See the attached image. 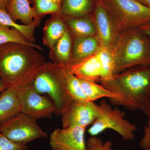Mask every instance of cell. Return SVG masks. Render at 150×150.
I'll list each match as a JSON object with an SVG mask.
<instances>
[{
	"mask_svg": "<svg viewBox=\"0 0 150 150\" xmlns=\"http://www.w3.org/2000/svg\"><path fill=\"white\" fill-rule=\"evenodd\" d=\"M144 114L146 115L148 119H150V96Z\"/></svg>",
	"mask_w": 150,
	"mask_h": 150,
	"instance_id": "cell-31",
	"label": "cell"
},
{
	"mask_svg": "<svg viewBox=\"0 0 150 150\" xmlns=\"http://www.w3.org/2000/svg\"><path fill=\"white\" fill-rule=\"evenodd\" d=\"M32 85L38 93L47 94L51 98L56 106L57 115H61L71 99L65 88L63 67L56 63H45L35 77Z\"/></svg>",
	"mask_w": 150,
	"mask_h": 150,
	"instance_id": "cell-5",
	"label": "cell"
},
{
	"mask_svg": "<svg viewBox=\"0 0 150 150\" xmlns=\"http://www.w3.org/2000/svg\"><path fill=\"white\" fill-rule=\"evenodd\" d=\"M86 129L74 126L55 129L50 135V146L53 150H86Z\"/></svg>",
	"mask_w": 150,
	"mask_h": 150,
	"instance_id": "cell-12",
	"label": "cell"
},
{
	"mask_svg": "<svg viewBox=\"0 0 150 150\" xmlns=\"http://www.w3.org/2000/svg\"><path fill=\"white\" fill-rule=\"evenodd\" d=\"M86 150H116L112 148L111 140L103 142L96 136H91L87 141Z\"/></svg>",
	"mask_w": 150,
	"mask_h": 150,
	"instance_id": "cell-26",
	"label": "cell"
},
{
	"mask_svg": "<svg viewBox=\"0 0 150 150\" xmlns=\"http://www.w3.org/2000/svg\"><path fill=\"white\" fill-rule=\"evenodd\" d=\"M112 51L114 75L132 67L150 65V39L139 28L120 35Z\"/></svg>",
	"mask_w": 150,
	"mask_h": 150,
	"instance_id": "cell-3",
	"label": "cell"
},
{
	"mask_svg": "<svg viewBox=\"0 0 150 150\" xmlns=\"http://www.w3.org/2000/svg\"><path fill=\"white\" fill-rule=\"evenodd\" d=\"M91 8L90 0H64L61 10L64 15L79 18L86 15Z\"/></svg>",
	"mask_w": 150,
	"mask_h": 150,
	"instance_id": "cell-20",
	"label": "cell"
},
{
	"mask_svg": "<svg viewBox=\"0 0 150 150\" xmlns=\"http://www.w3.org/2000/svg\"><path fill=\"white\" fill-rule=\"evenodd\" d=\"M101 83L119 96L109 99L112 105L145 113L150 96V65L124 71Z\"/></svg>",
	"mask_w": 150,
	"mask_h": 150,
	"instance_id": "cell-1",
	"label": "cell"
},
{
	"mask_svg": "<svg viewBox=\"0 0 150 150\" xmlns=\"http://www.w3.org/2000/svg\"><path fill=\"white\" fill-rule=\"evenodd\" d=\"M56 56V64L67 68L71 58V40L68 30L56 42L54 50Z\"/></svg>",
	"mask_w": 150,
	"mask_h": 150,
	"instance_id": "cell-18",
	"label": "cell"
},
{
	"mask_svg": "<svg viewBox=\"0 0 150 150\" xmlns=\"http://www.w3.org/2000/svg\"><path fill=\"white\" fill-rule=\"evenodd\" d=\"M93 23L100 46L112 50L120 37V30L100 0L97 2Z\"/></svg>",
	"mask_w": 150,
	"mask_h": 150,
	"instance_id": "cell-9",
	"label": "cell"
},
{
	"mask_svg": "<svg viewBox=\"0 0 150 150\" xmlns=\"http://www.w3.org/2000/svg\"><path fill=\"white\" fill-rule=\"evenodd\" d=\"M84 93L89 102H94L97 100L108 98V99H118V94L95 82L79 79Z\"/></svg>",
	"mask_w": 150,
	"mask_h": 150,
	"instance_id": "cell-17",
	"label": "cell"
},
{
	"mask_svg": "<svg viewBox=\"0 0 150 150\" xmlns=\"http://www.w3.org/2000/svg\"><path fill=\"white\" fill-rule=\"evenodd\" d=\"M35 10L38 15L57 13L61 7L52 0H35Z\"/></svg>",
	"mask_w": 150,
	"mask_h": 150,
	"instance_id": "cell-25",
	"label": "cell"
},
{
	"mask_svg": "<svg viewBox=\"0 0 150 150\" xmlns=\"http://www.w3.org/2000/svg\"><path fill=\"white\" fill-rule=\"evenodd\" d=\"M5 89H6L5 86L3 83L2 81L0 79V93L3 91Z\"/></svg>",
	"mask_w": 150,
	"mask_h": 150,
	"instance_id": "cell-33",
	"label": "cell"
},
{
	"mask_svg": "<svg viewBox=\"0 0 150 150\" xmlns=\"http://www.w3.org/2000/svg\"><path fill=\"white\" fill-rule=\"evenodd\" d=\"M18 94L20 112L37 119L49 118L56 113L54 103L38 93L32 83L22 88Z\"/></svg>",
	"mask_w": 150,
	"mask_h": 150,
	"instance_id": "cell-8",
	"label": "cell"
},
{
	"mask_svg": "<svg viewBox=\"0 0 150 150\" xmlns=\"http://www.w3.org/2000/svg\"><path fill=\"white\" fill-rule=\"evenodd\" d=\"M144 5L150 8V0H137Z\"/></svg>",
	"mask_w": 150,
	"mask_h": 150,
	"instance_id": "cell-32",
	"label": "cell"
},
{
	"mask_svg": "<svg viewBox=\"0 0 150 150\" xmlns=\"http://www.w3.org/2000/svg\"><path fill=\"white\" fill-rule=\"evenodd\" d=\"M40 19L38 17L34 19L33 21L28 25H21L16 23L7 11L0 9V24L14 28L19 31L30 43L35 41L34 31L40 24Z\"/></svg>",
	"mask_w": 150,
	"mask_h": 150,
	"instance_id": "cell-16",
	"label": "cell"
},
{
	"mask_svg": "<svg viewBox=\"0 0 150 150\" xmlns=\"http://www.w3.org/2000/svg\"><path fill=\"white\" fill-rule=\"evenodd\" d=\"M52 1L61 7L62 0H52Z\"/></svg>",
	"mask_w": 150,
	"mask_h": 150,
	"instance_id": "cell-34",
	"label": "cell"
},
{
	"mask_svg": "<svg viewBox=\"0 0 150 150\" xmlns=\"http://www.w3.org/2000/svg\"><path fill=\"white\" fill-rule=\"evenodd\" d=\"M36 72L31 71L15 83L5 89L0 94V123H3L20 112L18 96L19 90L32 84Z\"/></svg>",
	"mask_w": 150,
	"mask_h": 150,
	"instance_id": "cell-11",
	"label": "cell"
},
{
	"mask_svg": "<svg viewBox=\"0 0 150 150\" xmlns=\"http://www.w3.org/2000/svg\"><path fill=\"white\" fill-rule=\"evenodd\" d=\"M100 47L99 41L95 36H76L72 56L67 67L76 64L95 54Z\"/></svg>",
	"mask_w": 150,
	"mask_h": 150,
	"instance_id": "cell-14",
	"label": "cell"
},
{
	"mask_svg": "<svg viewBox=\"0 0 150 150\" xmlns=\"http://www.w3.org/2000/svg\"><path fill=\"white\" fill-rule=\"evenodd\" d=\"M36 49L13 42L0 45V79L6 88L45 63Z\"/></svg>",
	"mask_w": 150,
	"mask_h": 150,
	"instance_id": "cell-2",
	"label": "cell"
},
{
	"mask_svg": "<svg viewBox=\"0 0 150 150\" xmlns=\"http://www.w3.org/2000/svg\"><path fill=\"white\" fill-rule=\"evenodd\" d=\"M94 103L70 100L61 114L63 128L74 126L86 128L91 125L96 117Z\"/></svg>",
	"mask_w": 150,
	"mask_h": 150,
	"instance_id": "cell-10",
	"label": "cell"
},
{
	"mask_svg": "<svg viewBox=\"0 0 150 150\" xmlns=\"http://www.w3.org/2000/svg\"><path fill=\"white\" fill-rule=\"evenodd\" d=\"M11 0H0V9L7 11L8 7Z\"/></svg>",
	"mask_w": 150,
	"mask_h": 150,
	"instance_id": "cell-30",
	"label": "cell"
},
{
	"mask_svg": "<svg viewBox=\"0 0 150 150\" xmlns=\"http://www.w3.org/2000/svg\"><path fill=\"white\" fill-rule=\"evenodd\" d=\"M63 74L65 88L68 95L75 100L89 102L84 93L79 78L64 67Z\"/></svg>",
	"mask_w": 150,
	"mask_h": 150,
	"instance_id": "cell-21",
	"label": "cell"
},
{
	"mask_svg": "<svg viewBox=\"0 0 150 150\" xmlns=\"http://www.w3.org/2000/svg\"><path fill=\"white\" fill-rule=\"evenodd\" d=\"M140 147L143 150H150V119H148L144 128V134L139 142Z\"/></svg>",
	"mask_w": 150,
	"mask_h": 150,
	"instance_id": "cell-28",
	"label": "cell"
},
{
	"mask_svg": "<svg viewBox=\"0 0 150 150\" xmlns=\"http://www.w3.org/2000/svg\"><path fill=\"white\" fill-rule=\"evenodd\" d=\"M38 119L20 112L0 123V132L16 144H25L37 139L47 137L38 125Z\"/></svg>",
	"mask_w": 150,
	"mask_h": 150,
	"instance_id": "cell-7",
	"label": "cell"
},
{
	"mask_svg": "<svg viewBox=\"0 0 150 150\" xmlns=\"http://www.w3.org/2000/svg\"><path fill=\"white\" fill-rule=\"evenodd\" d=\"M97 54L102 69L100 81L107 80L114 76L115 61L112 50L100 46Z\"/></svg>",
	"mask_w": 150,
	"mask_h": 150,
	"instance_id": "cell-23",
	"label": "cell"
},
{
	"mask_svg": "<svg viewBox=\"0 0 150 150\" xmlns=\"http://www.w3.org/2000/svg\"><path fill=\"white\" fill-rule=\"evenodd\" d=\"M10 42L20 43L41 50L40 46L30 43L18 30L0 24V45Z\"/></svg>",
	"mask_w": 150,
	"mask_h": 150,
	"instance_id": "cell-24",
	"label": "cell"
},
{
	"mask_svg": "<svg viewBox=\"0 0 150 150\" xmlns=\"http://www.w3.org/2000/svg\"><path fill=\"white\" fill-rule=\"evenodd\" d=\"M66 69L81 79L95 82L100 80L102 69L97 52Z\"/></svg>",
	"mask_w": 150,
	"mask_h": 150,
	"instance_id": "cell-13",
	"label": "cell"
},
{
	"mask_svg": "<svg viewBox=\"0 0 150 150\" xmlns=\"http://www.w3.org/2000/svg\"><path fill=\"white\" fill-rule=\"evenodd\" d=\"M66 30V25L62 19L59 17L53 18L44 29V43L51 50H54L56 42Z\"/></svg>",
	"mask_w": 150,
	"mask_h": 150,
	"instance_id": "cell-19",
	"label": "cell"
},
{
	"mask_svg": "<svg viewBox=\"0 0 150 150\" xmlns=\"http://www.w3.org/2000/svg\"><path fill=\"white\" fill-rule=\"evenodd\" d=\"M67 23L76 36H94L96 30L93 21L87 18L71 17Z\"/></svg>",
	"mask_w": 150,
	"mask_h": 150,
	"instance_id": "cell-22",
	"label": "cell"
},
{
	"mask_svg": "<svg viewBox=\"0 0 150 150\" xmlns=\"http://www.w3.org/2000/svg\"><path fill=\"white\" fill-rule=\"evenodd\" d=\"M119 30L139 28L150 23V8L137 0H100Z\"/></svg>",
	"mask_w": 150,
	"mask_h": 150,
	"instance_id": "cell-6",
	"label": "cell"
},
{
	"mask_svg": "<svg viewBox=\"0 0 150 150\" xmlns=\"http://www.w3.org/2000/svg\"><path fill=\"white\" fill-rule=\"evenodd\" d=\"M7 12L15 21L18 20L25 25L31 23L38 15L28 0H11Z\"/></svg>",
	"mask_w": 150,
	"mask_h": 150,
	"instance_id": "cell-15",
	"label": "cell"
},
{
	"mask_svg": "<svg viewBox=\"0 0 150 150\" xmlns=\"http://www.w3.org/2000/svg\"><path fill=\"white\" fill-rule=\"evenodd\" d=\"M26 145L16 144L0 132V150H28Z\"/></svg>",
	"mask_w": 150,
	"mask_h": 150,
	"instance_id": "cell-27",
	"label": "cell"
},
{
	"mask_svg": "<svg viewBox=\"0 0 150 150\" xmlns=\"http://www.w3.org/2000/svg\"><path fill=\"white\" fill-rule=\"evenodd\" d=\"M96 117L88 130L91 136H97L107 129L119 134L124 141H133L137 126L125 118L126 113L118 108H113L105 100L99 104L94 103Z\"/></svg>",
	"mask_w": 150,
	"mask_h": 150,
	"instance_id": "cell-4",
	"label": "cell"
},
{
	"mask_svg": "<svg viewBox=\"0 0 150 150\" xmlns=\"http://www.w3.org/2000/svg\"><path fill=\"white\" fill-rule=\"evenodd\" d=\"M140 29L142 30L143 32L146 34L150 39V23L144 25L142 26H140Z\"/></svg>",
	"mask_w": 150,
	"mask_h": 150,
	"instance_id": "cell-29",
	"label": "cell"
}]
</instances>
